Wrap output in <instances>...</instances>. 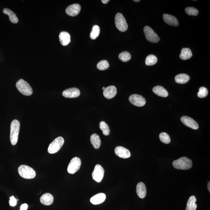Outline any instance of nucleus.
<instances>
[{
    "mask_svg": "<svg viewBox=\"0 0 210 210\" xmlns=\"http://www.w3.org/2000/svg\"><path fill=\"white\" fill-rule=\"evenodd\" d=\"M185 12L188 15L191 16H197L198 15V9L193 7H187L186 8Z\"/></svg>",
    "mask_w": 210,
    "mask_h": 210,
    "instance_id": "34",
    "label": "nucleus"
},
{
    "mask_svg": "<svg viewBox=\"0 0 210 210\" xmlns=\"http://www.w3.org/2000/svg\"><path fill=\"white\" fill-rule=\"evenodd\" d=\"M192 56V51L188 48H183L181 50V52L180 55V58L183 60L189 59Z\"/></svg>",
    "mask_w": 210,
    "mask_h": 210,
    "instance_id": "26",
    "label": "nucleus"
},
{
    "mask_svg": "<svg viewBox=\"0 0 210 210\" xmlns=\"http://www.w3.org/2000/svg\"><path fill=\"white\" fill-rule=\"evenodd\" d=\"M19 174L22 178L26 179H32L36 176L35 171L31 167L26 165H20L18 168Z\"/></svg>",
    "mask_w": 210,
    "mask_h": 210,
    "instance_id": "3",
    "label": "nucleus"
},
{
    "mask_svg": "<svg viewBox=\"0 0 210 210\" xmlns=\"http://www.w3.org/2000/svg\"><path fill=\"white\" fill-rule=\"evenodd\" d=\"M129 101L133 105L137 107H142L146 103V99L141 95L133 94L130 95L129 98Z\"/></svg>",
    "mask_w": 210,
    "mask_h": 210,
    "instance_id": "10",
    "label": "nucleus"
},
{
    "mask_svg": "<svg viewBox=\"0 0 210 210\" xmlns=\"http://www.w3.org/2000/svg\"><path fill=\"white\" fill-rule=\"evenodd\" d=\"M134 1L135 2H139L140 1V0H138V1H135V0H134Z\"/></svg>",
    "mask_w": 210,
    "mask_h": 210,
    "instance_id": "39",
    "label": "nucleus"
},
{
    "mask_svg": "<svg viewBox=\"0 0 210 210\" xmlns=\"http://www.w3.org/2000/svg\"><path fill=\"white\" fill-rule=\"evenodd\" d=\"M118 57L121 61L124 62H127L130 60L131 55L128 52L124 51L120 53Z\"/></svg>",
    "mask_w": 210,
    "mask_h": 210,
    "instance_id": "31",
    "label": "nucleus"
},
{
    "mask_svg": "<svg viewBox=\"0 0 210 210\" xmlns=\"http://www.w3.org/2000/svg\"><path fill=\"white\" fill-rule=\"evenodd\" d=\"M117 94V89L114 86H110L105 88L103 91L104 97L107 99H111Z\"/></svg>",
    "mask_w": 210,
    "mask_h": 210,
    "instance_id": "15",
    "label": "nucleus"
},
{
    "mask_svg": "<svg viewBox=\"0 0 210 210\" xmlns=\"http://www.w3.org/2000/svg\"><path fill=\"white\" fill-rule=\"evenodd\" d=\"M3 13L8 16L9 20L11 22L13 23H17L18 22V19L16 14L12 12L10 9L5 8L3 10Z\"/></svg>",
    "mask_w": 210,
    "mask_h": 210,
    "instance_id": "22",
    "label": "nucleus"
},
{
    "mask_svg": "<svg viewBox=\"0 0 210 210\" xmlns=\"http://www.w3.org/2000/svg\"><path fill=\"white\" fill-rule=\"evenodd\" d=\"M53 195L50 193L44 194L40 199L41 203L45 206H50L53 203Z\"/></svg>",
    "mask_w": 210,
    "mask_h": 210,
    "instance_id": "18",
    "label": "nucleus"
},
{
    "mask_svg": "<svg viewBox=\"0 0 210 210\" xmlns=\"http://www.w3.org/2000/svg\"><path fill=\"white\" fill-rule=\"evenodd\" d=\"M190 77L185 74H180L176 76L175 78V81L179 84H185L189 81Z\"/></svg>",
    "mask_w": 210,
    "mask_h": 210,
    "instance_id": "25",
    "label": "nucleus"
},
{
    "mask_svg": "<svg viewBox=\"0 0 210 210\" xmlns=\"http://www.w3.org/2000/svg\"><path fill=\"white\" fill-rule=\"evenodd\" d=\"M9 205L11 206L14 207L17 204V200L14 196L10 197L9 201Z\"/></svg>",
    "mask_w": 210,
    "mask_h": 210,
    "instance_id": "35",
    "label": "nucleus"
},
{
    "mask_svg": "<svg viewBox=\"0 0 210 210\" xmlns=\"http://www.w3.org/2000/svg\"><path fill=\"white\" fill-rule=\"evenodd\" d=\"M173 166L175 168L180 170H188L192 167V161L187 157H183L173 162Z\"/></svg>",
    "mask_w": 210,
    "mask_h": 210,
    "instance_id": "2",
    "label": "nucleus"
},
{
    "mask_svg": "<svg viewBox=\"0 0 210 210\" xmlns=\"http://www.w3.org/2000/svg\"><path fill=\"white\" fill-rule=\"evenodd\" d=\"M100 28L97 25L93 27L92 31L90 34V37L92 39H95L100 34Z\"/></svg>",
    "mask_w": 210,
    "mask_h": 210,
    "instance_id": "28",
    "label": "nucleus"
},
{
    "mask_svg": "<svg viewBox=\"0 0 210 210\" xmlns=\"http://www.w3.org/2000/svg\"><path fill=\"white\" fill-rule=\"evenodd\" d=\"M80 95V91L78 88H72L65 90L62 93L64 97L68 98H74L79 97Z\"/></svg>",
    "mask_w": 210,
    "mask_h": 210,
    "instance_id": "13",
    "label": "nucleus"
},
{
    "mask_svg": "<svg viewBox=\"0 0 210 210\" xmlns=\"http://www.w3.org/2000/svg\"><path fill=\"white\" fill-rule=\"evenodd\" d=\"M105 87H103V88H102V90H105Z\"/></svg>",
    "mask_w": 210,
    "mask_h": 210,
    "instance_id": "40",
    "label": "nucleus"
},
{
    "mask_svg": "<svg viewBox=\"0 0 210 210\" xmlns=\"http://www.w3.org/2000/svg\"><path fill=\"white\" fill-rule=\"evenodd\" d=\"M28 207V205L27 203H24L22 205L20 210H27V209Z\"/></svg>",
    "mask_w": 210,
    "mask_h": 210,
    "instance_id": "36",
    "label": "nucleus"
},
{
    "mask_svg": "<svg viewBox=\"0 0 210 210\" xmlns=\"http://www.w3.org/2000/svg\"><path fill=\"white\" fill-rule=\"evenodd\" d=\"M159 139L161 141L166 144H168L170 142V138L168 134L165 132H162L159 134Z\"/></svg>",
    "mask_w": 210,
    "mask_h": 210,
    "instance_id": "32",
    "label": "nucleus"
},
{
    "mask_svg": "<svg viewBox=\"0 0 210 210\" xmlns=\"http://www.w3.org/2000/svg\"><path fill=\"white\" fill-rule=\"evenodd\" d=\"M110 67V64L107 61L102 60L98 63L97 66V69L100 71L106 70Z\"/></svg>",
    "mask_w": 210,
    "mask_h": 210,
    "instance_id": "30",
    "label": "nucleus"
},
{
    "mask_svg": "<svg viewBox=\"0 0 210 210\" xmlns=\"http://www.w3.org/2000/svg\"><path fill=\"white\" fill-rule=\"evenodd\" d=\"M105 170L99 164L96 165L92 173L93 179L96 182L100 183L103 179Z\"/></svg>",
    "mask_w": 210,
    "mask_h": 210,
    "instance_id": "9",
    "label": "nucleus"
},
{
    "mask_svg": "<svg viewBox=\"0 0 210 210\" xmlns=\"http://www.w3.org/2000/svg\"><path fill=\"white\" fill-rule=\"evenodd\" d=\"M16 87L22 94L26 96H30L32 94V88L27 82L23 79H20L16 83Z\"/></svg>",
    "mask_w": 210,
    "mask_h": 210,
    "instance_id": "4",
    "label": "nucleus"
},
{
    "mask_svg": "<svg viewBox=\"0 0 210 210\" xmlns=\"http://www.w3.org/2000/svg\"><path fill=\"white\" fill-rule=\"evenodd\" d=\"M106 195L104 193H99L93 196L90 199L91 203L94 205L100 204L105 201Z\"/></svg>",
    "mask_w": 210,
    "mask_h": 210,
    "instance_id": "17",
    "label": "nucleus"
},
{
    "mask_svg": "<svg viewBox=\"0 0 210 210\" xmlns=\"http://www.w3.org/2000/svg\"><path fill=\"white\" fill-rule=\"evenodd\" d=\"M208 94V91L207 88L204 87H201L199 89V91L197 94L198 97L200 98H203L206 97Z\"/></svg>",
    "mask_w": 210,
    "mask_h": 210,
    "instance_id": "33",
    "label": "nucleus"
},
{
    "mask_svg": "<svg viewBox=\"0 0 210 210\" xmlns=\"http://www.w3.org/2000/svg\"><path fill=\"white\" fill-rule=\"evenodd\" d=\"M99 127L104 135L107 136L110 135V128L105 121H101L99 124Z\"/></svg>",
    "mask_w": 210,
    "mask_h": 210,
    "instance_id": "29",
    "label": "nucleus"
},
{
    "mask_svg": "<svg viewBox=\"0 0 210 210\" xmlns=\"http://www.w3.org/2000/svg\"><path fill=\"white\" fill-rule=\"evenodd\" d=\"M210 182L209 181V183H208V190L209 191V192H210Z\"/></svg>",
    "mask_w": 210,
    "mask_h": 210,
    "instance_id": "38",
    "label": "nucleus"
},
{
    "mask_svg": "<svg viewBox=\"0 0 210 210\" xmlns=\"http://www.w3.org/2000/svg\"><path fill=\"white\" fill-rule=\"evenodd\" d=\"M181 122L188 127H190L194 130H197L198 129L199 126L198 123L188 116H182L181 118Z\"/></svg>",
    "mask_w": 210,
    "mask_h": 210,
    "instance_id": "11",
    "label": "nucleus"
},
{
    "mask_svg": "<svg viewBox=\"0 0 210 210\" xmlns=\"http://www.w3.org/2000/svg\"><path fill=\"white\" fill-rule=\"evenodd\" d=\"M90 141L91 144L96 149H99L101 145V140L100 137L97 134H94L91 135Z\"/></svg>",
    "mask_w": 210,
    "mask_h": 210,
    "instance_id": "24",
    "label": "nucleus"
},
{
    "mask_svg": "<svg viewBox=\"0 0 210 210\" xmlns=\"http://www.w3.org/2000/svg\"><path fill=\"white\" fill-rule=\"evenodd\" d=\"M20 129L19 121L17 120L12 121L11 124L10 139L11 143L13 146H15L18 142Z\"/></svg>",
    "mask_w": 210,
    "mask_h": 210,
    "instance_id": "1",
    "label": "nucleus"
},
{
    "mask_svg": "<svg viewBox=\"0 0 210 210\" xmlns=\"http://www.w3.org/2000/svg\"><path fill=\"white\" fill-rule=\"evenodd\" d=\"M64 143V139L62 137H57L49 146L48 149V152L51 154H55L58 152L62 147Z\"/></svg>",
    "mask_w": 210,
    "mask_h": 210,
    "instance_id": "5",
    "label": "nucleus"
},
{
    "mask_svg": "<svg viewBox=\"0 0 210 210\" xmlns=\"http://www.w3.org/2000/svg\"><path fill=\"white\" fill-rule=\"evenodd\" d=\"M115 23L116 28L122 32L127 31L128 28V25L125 18L121 13L116 14L115 18Z\"/></svg>",
    "mask_w": 210,
    "mask_h": 210,
    "instance_id": "6",
    "label": "nucleus"
},
{
    "mask_svg": "<svg viewBox=\"0 0 210 210\" xmlns=\"http://www.w3.org/2000/svg\"><path fill=\"white\" fill-rule=\"evenodd\" d=\"M81 10V7L80 4H75L69 6L66 9V12L67 15L71 17L78 15Z\"/></svg>",
    "mask_w": 210,
    "mask_h": 210,
    "instance_id": "12",
    "label": "nucleus"
},
{
    "mask_svg": "<svg viewBox=\"0 0 210 210\" xmlns=\"http://www.w3.org/2000/svg\"><path fill=\"white\" fill-rule=\"evenodd\" d=\"M157 58L155 55H150L147 56L145 63L147 66H153L155 64L157 63Z\"/></svg>",
    "mask_w": 210,
    "mask_h": 210,
    "instance_id": "27",
    "label": "nucleus"
},
{
    "mask_svg": "<svg viewBox=\"0 0 210 210\" xmlns=\"http://www.w3.org/2000/svg\"><path fill=\"white\" fill-rule=\"evenodd\" d=\"M197 199L195 196L193 195L189 197L188 200L186 210H196L197 205L196 203Z\"/></svg>",
    "mask_w": 210,
    "mask_h": 210,
    "instance_id": "23",
    "label": "nucleus"
},
{
    "mask_svg": "<svg viewBox=\"0 0 210 210\" xmlns=\"http://www.w3.org/2000/svg\"><path fill=\"white\" fill-rule=\"evenodd\" d=\"M144 32L146 39L149 42L153 43H157L160 40L158 34L149 27L145 26L144 28Z\"/></svg>",
    "mask_w": 210,
    "mask_h": 210,
    "instance_id": "7",
    "label": "nucleus"
},
{
    "mask_svg": "<svg viewBox=\"0 0 210 210\" xmlns=\"http://www.w3.org/2000/svg\"><path fill=\"white\" fill-rule=\"evenodd\" d=\"M163 19L165 23L170 26L177 27L179 26V23L177 19L173 15L168 14H164Z\"/></svg>",
    "mask_w": 210,
    "mask_h": 210,
    "instance_id": "16",
    "label": "nucleus"
},
{
    "mask_svg": "<svg viewBox=\"0 0 210 210\" xmlns=\"http://www.w3.org/2000/svg\"><path fill=\"white\" fill-rule=\"evenodd\" d=\"M81 166V160L78 157L73 158L70 161L67 167V171L71 174L76 173Z\"/></svg>",
    "mask_w": 210,
    "mask_h": 210,
    "instance_id": "8",
    "label": "nucleus"
},
{
    "mask_svg": "<svg viewBox=\"0 0 210 210\" xmlns=\"http://www.w3.org/2000/svg\"><path fill=\"white\" fill-rule=\"evenodd\" d=\"M136 192L138 197L141 198H144L146 195V186L143 183L140 182L137 184Z\"/></svg>",
    "mask_w": 210,
    "mask_h": 210,
    "instance_id": "20",
    "label": "nucleus"
},
{
    "mask_svg": "<svg viewBox=\"0 0 210 210\" xmlns=\"http://www.w3.org/2000/svg\"><path fill=\"white\" fill-rule=\"evenodd\" d=\"M59 38L61 45L64 46L68 45L71 42L70 35L66 32H61L60 33Z\"/></svg>",
    "mask_w": 210,
    "mask_h": 210,
    "instance_id": "19",
    "label": "nucleus"
},
{
    "mask_svg": "<svg viewBox=\"0 0 210 210\" xmlns=\"http://www.w3.org/2000/svg\"><path fill=\"white\" fill-rule=\"evenodd\" d=\"M115 152L117 155L122 159H128L130 157L131 154L129 149L122 146H117L115 148Z\"/></svg>",
    "mask_w": 210,
    "mask_h": 210,
    "instance_id": "14",
    "label": "nucleus"
},
{
    "mask_svg": "<svg viewBox=\"0 0 210 210\" xmlns=\"http://www.w3.org/2000/svg\"><path fill=\"white\" fill-rule=\"evenodd\" d=\"M104 4H107V3H108L110 1L109 0H102L101 1Z\"/></svg>",
    "mask_w": 210,
    "mask_h": 210,
    "instance_id": "37",
    "label": "nucleus"
},
{
    "mask_svg": "<svg viewBox=\"0 0 210 210\" xmlns=\"http://www.w3.org/2000/svg\"><path fill=\"white\" fill-rule=\"evenodd\" d=\"M153 91L154 94L161 97H166L168 95V91L162 86H157L154 87L153 88Z\"/></svg>",
    "mask_w": 210,
    "mask_h": 210,
    "instance_id": "21",
    "label": "nucleus"
}]
</instances>
